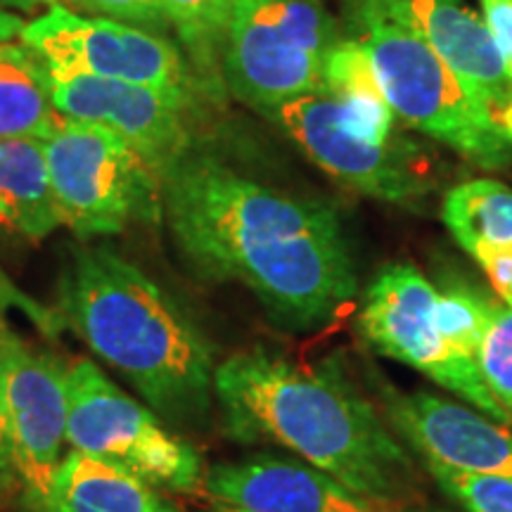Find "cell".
I'll use <instances>...</instances> for the list:
<instances>
[{
	"label": "cell",
	"instance_id": "8",
	"mask_svg": "<svg viewBox=\"0 0 512 512\" xmlns=\"http://www.w3.org/2000/svg\"><path fill=\"white\" fill-rule=\"evenodd\" d=\"M38 60L60 72L152 88L192 105L197 79L178 43L155 31L105 17H86L50 3L19 34Z\"/></svg>",
	"mask_w": 512,
	"mask_h": 512
},
{
	"label": "cell",
	"instance_id": "9",
	"mask_svg": "<svg viewBox=\"0 0 512 512\" xmlns=\"http://www.w3.org/2000/svg\"><path fill=\"white\" fill-rule=\"evenodd\" d=\"M434 302L437 290L415 266L382 268L363 299L361 332L368 347L427 375L479 408L486 418L508 425L510 413L489 392L477 363L453 349L439 332Z\"/></svg>",
	"mask_w": 512,
	"mask_h": 512
},
{
	"label": "cell",
	"instance_id": "32",
	"mask_svg": "<svg viewBox=\"0 0 512 512\" xmlns=\"http://www.w3.org/2000/svg\"><path fill=\"white\" fill-rule=\"evenodd\" d=\"M498 128H501L505 140H508V143L512 145V102L508 107H505L501 117H498Z\"/></svg>",
	"mask_w": 512,
	"mask_h": 512
},
{
	"label": "cell",
	"instance_id": "22",
	"mask_svg": "<svg viewBox=\"0 0 512 512\" xmlns=\"http://www.w3.org/2000/svg\"><path fill=\"white\" fill-rule=\"evenodd\" d=\"M489 306L491 299L460 280H451L444 285V290L437 292L434 320H437L439 332L453 349L472 361L477 358L479 344H482Z\"/></svg>",
	"mask_w": 512,
	"mask_h": 512
},
{
	"label": "cell",
	"instance_id": "21",
	"mask_svg": "<svg viewBox=\"0 0 512 512\" xmlns=\"http://www.w3.org/2000/svg\"><path fill=\"white\" fill-rule=\"evenodd\" d=\"M197 74L216 79L235 0H159Z\"/></svg>",
	"mask_w": 512,
	"mask_h": 512
},
{
	"label": "cell",
	"instance_id": "16",
	"mask_svg": "<svg viewBox=\"0 0 512 512\" xmlns=\"http://www.w3.org/2000/svg\"><path fill=\"white\" fill-rule=\"evenodd\" d=\"M41 512H176L157 486L110 460L69 451Z\"/></svg>",
	"mask_w": 512,
	"mask_h": 512
},
{
	"label": "cell",
	"instance_id": "12",
	"mask_svg": "<svg viewBox=\"0 0 512 512\" xmlns=\"http://www.w3.org/2000/svg\"><path fill=\"white\" fill-rule=\"evenodd\" d=\"M41 62V60H38ZM55 110L67 119L102 124L131 143L157 176L192 145L188 112L192 105L133 83L60 72L41 62Z\"/></svg>",
	"mask_w": 512,
	"mask_h": 512
},
{
	"label": "cell",
	"instance_id": "7",
	"mask_svg": "<svg viewBox=\"0 0 512 512\" xmlns=\"http://www.w3.org/2000/svg\"><path fill=\"white\" fill-rule=\"evenodd\" d=\"M67 446L126 467L157 489L192 494L204 484L200 453L91 361L69 366Z\"/></svg>",
	"mask_w": 512,
	"mask_h": 512
},
{
	"label": "cell",
	"instance_id": "20",
	"mask_svg": "<svg viewBox=\"0 0 512 512\" xmlns=\"http://www.w3.org/2000/svg\"><path fill=\"white\" fill-rule=\"evenodd\" d=\"M441 221L467 254L512 242V190L491 178L460 183L441 204Z\"/></svg>",
	"mask_w": 512,
	"mask_h": 512
},
{
	"label": "cell",
	"instance_id": "1",
	"mask_svg": "<svg viewBox=\"0 0 512 512\" xmlns=\"http://www.w3.org/2000/svg\"><path fill=\"white\" fill-rule=\"evenodd\" d=\"M159 181L162 219L202 280L247 287L292 332L323 328L354 302V259L330 204L268 188L195 145Z\"/></svg>",
	"mask_w": 512,
	"mask_h": 512
},
{
	"label": "cell",
	"instance_id": "23",
	"mask_svg": "<svg viewBox=\"0 0 512 512\" xmlns=\"http://www.w3.org/2000/svg\"><path fill=\"white\" fill-rule=\"evenodd\" d=\"M448 496L467 512H512V479L460 470L434 458H420Z\"/></svg>",
	"mask_w": 512,
	"mask_h": 512
},
{
	"label": "cell",
	"instance_id": "25",
	"mask_svg": "<svg viewBox=\"0 0 512 512\" xmlns=\"http://www.w3.org/2000/svg\"><path fill=\"white\" fill-rule=\"evenodd\" d=\"M57 3L67 5L74 12L79 10L93 17L117 19V22L133 24V27L155 31L162 36L171 29L159 0H57Z\"/></svg>",
	"mask_w": 512,
	"mask_h": 512
},
{
	"label": "cell",
	"instance_id": "3",
	"mask_svg": "<svg viewBox=\"0 0 512 512\" xmlns=\"http://www.w3.org/2000/svg\"><path fill=\"white\" fill-rule=\"evenodd\" d=\"M64 323L164 420L197 422L214 401V349L190 313L110 247H76L57 287Z\"/></svg>",
	"mask_w": 512,
	"mask_h": 512
},
{
	"label": "cell",
	"instance_id": "24",
	"mask_svg": "<svg viewBox=\"0 0 512 512\" xmlns=\"http://www.w3.org/2000/svg\"><path fill=\"white\" fill-rule=\"evenodd\" d=\"M475 361L489 392L512 415V309L491 302Z\"/></svg>",
	"mask_w": 512,
	"mask_h": 512
},
{
	"label": "cell",
	"instance_id": "10",
	"mask_svg": "<svg viewBox=\"0 0 512 512\" xmlns=\"http://www.w3.org/2000/svg\"><path fill=\"white\" fill-rule=\"evenodd\" d=\"M0 373L12 470L29 510L41 512L67 446L69 366L48 351L27 347L5 330L0 339Z\"/></svg>",
	"mask_w": 512,
	"mask_h": 512
},
{
	"label": "cell",
	"instance_id": "30",
	"mask_svg": "<svg viewBox=\"0 0 512 512\" xmlns=\"http://www.w3.org/2000/svg\"><path fill=\"white\" fill-rule=\"evenodd\" d=\"M55 3V0H0V8L10 12H24V15H34L43 5Z\"/></svg>",
	"mask_w": 512,
	"mask_h": 512
},
{
	"label": "cell",
	"instance_id": "34",
	"mask_svg": "<svg viewBox=\"0 0 512 512\" xmlns=\"http://www.w3.org/2000/svg\"><path fill=\"white\" fill-rule=\"evenodd\" d=\"M508 306H510V309H512V302H510V304H508Z\"/></svg>",
	"mask_w": 512,
	"mask_h": 512
},
{
	"label": "cell",
	"instance_id": "2",
	"mask_svg": "<svg viewBox=\"0 0 512 512\" xmlns=\"http://www.w3.org/2000/svg\"><path fill=\"white\" fill-rule=\"evenodd\" d=\"M214 399L233 441L283 446L370 501L399 508L415 498L413 458L332 358L238 351L216 366Z\"/></svg>",
	"mask_w": 512,
	"mask_h": 512
},
{
	"label": "cell",
	"instance_id": "33",
	"mask_svg": "<svg viewBox=\"0 0 512 512\" xmlns=\"http://www.w3.org/2000/svg\"><path fill=\"white\" fill-rule=\"evenodd\" d=\"M3 332H5V328H3V323H0V339H3Z\"/></svg>",
	"mask_w": 512,
	"mask_h": 512
},
{
	"label": "cell",
	"instance_id": "14",
	"mask_svg": "<svg viewBox=\"0 0 512 512\" xmlns=\"http://www.w3.org/2000/svg\"><path fill=\"white\" fill-rule=\"evenodd\" d=\"M214 512H399L356 494L304 460L254 456L204 475Z\"/></svg>",
	"mask_w": 512,
	"mask_h": 512
},
{
	"label": "cell",
	"instance_id": "31",
	"mask_svg": "<svg viewBox=\"0 0 512 512\" xmlns=\"http://www.w3.org/2000/svg\"><path fill=\"white\" fill-rule=\"evenodd\" d=\"M0 448H3V451H8V415H5L3 373H0Z\"/></svg>",
	"mask_w": 512,
	"mask_h": 512
},
{
	"label": "cell",
	"instance_id": "26",
	"mask_svg": "<svg viewBox=\"0 0 512 512\" xmlns=\"http://www.w3.org/2000/svg\"><path fill=\"white\" fill-rule=\"evenodd\" d=\"M472 259L489 275L494 290L505 304L512 302V242L503 245H479L470 252Z\"/></svg>",
	"mask_w": 512,
	"mask_h": 512
},
{
	"label": "cell",
	"instance_id": "6",
	"mask_svg": "<svg viewBox=\"0 0 512 512\" xmlns=\"http://www.w3.org/2000/svg\"><path fill=\"white\" fill-rule=\"evenodd\" d=\"M320 0H235L221 79L235 98L273 114L323 88V62L339 41Z\"/></svg>",
	"mask_w": 512,
	"mask_h": 512
},
{
	"label": "cell",
	"instance_id": "11",
	"mask_svg": "<svg viewBox=\"0 0 512 512\" xmlns=\"http://www.w3.org/2000/svg\"><path fill=\"white\" fill-rule=\"evenodd\" d=\"M271 117L287 136L347 188L392 204L418 202L432 185L415 169L411 152L399 145H373L347 124L339 102L316 91L287 102Z\"/></svg>",
	"mask_w": 512,
	"mask_h": 512
},
{
	"label": "cell",
	"instance_id": "18",
	"mask_svg": "<svg viewBox=\"0 0 512 512\" xmlns=\"http://www.w3.org/2000/svg\"><path fill=\"white\" fill-rule=\"evenodd\" d=\"M342 107L344 119L361 138L387 145L392 138L394 110L377 79L366 48L356 38H339L323 62V88Z\"/></svg>",
	"mask_w": 512,
	"mask_h": 512
},
{
	"label": "cell",
	"instance_id": "27",
	"mask_svg": "<svg viewBox=\"0 0 512 512\" xmlns=\"http://www.w3.org/2000/svg\"><path fill=\"white\" fill-rule=\"evenodd\" d=\"M482 17L512 83V0H479Z\"/></svg>",
	"mask_w": 512,
	"mask_h": 512
},
{
	"label": "cell",
	"instance_id": "4",
	"mask_svg": "<svg viewBox=\"0 0 512 512\" xmlns=\"http://www.w3.org/2000/svg\"><path fill=\"white\" fill-rule=\"evenodd\" d=\"M349 22L394 114L484 169L512 162V145L489 112L384 0H354Z\"/></svg>",
	"mask_w": 512,
	"mask_h": 512
},
{
	"label": "cell",
	"instance_id": "15",
	"mask_svg": "<svg viewBox=\"0 0 512 512\" xmlns=\"http://www.w3.org/2000/svg\"><path fill=\"white\" fill-rule=\"evenodd\" d=\"M430 43L458 81L496 121L512 102V83L484 17L463 0H384Z\"/></svg>",
	"mask_w": 512,
	"mask_h": 512
},
{
	"label": "cell",
	"instance_id": "5",
	"mask_svg": "<svg viewBox=\"0 0 512 512\" xmlns=\"http://www.w3.org/2000/svg\"><path fill=\"white\" fill-rule=\"evenodd\" d=\"M43 145L62 226L79 240L162 221V181L112 128L60 117Z\"/></svg>",
	"mask_w": 512,
	"mask_h": 512
},
{
	"label": "cell",
	"instance_id": "28",
	"mask_svg": "<svg viewBox=\"0 0 512 512\" xmlns=\"http://www.w3.org/2000/svg\"><path fill=\"white\" fill-rule=\"evenodd\" d=\"M24 22L19 19L15 12L0 8V43H10L12 38L22 34Z\"/></svg>",
	"mask_w": 512,
	"mask_h": 512
},
{
	"label": "cell",
	"instance_id": "29",
	"mask_svg": "<svg viewBox=\"0 0 512 512\" xmlns=\"http://www.w3.org/2000/svg\"><path fill=\"white\" fill-rule=\"evenodd\" d=\"M15 482H17V477H15V470H12L10 453L0 448V498L8 494Z\"/></svg>",
	"mask_w": 512,
	"mask_h": 512
},
{
	"label": "cell",
	"instance_id": "19",
	"mask_svg": "<svg viewBox=\"0 0 512 512\" xmlns=\"http://www.w3.org/2000/svg\"><path fill=\"white\" fill-rule=\"evenodd\" d=\"M60 117L43 83L38 57L22 43H0V140H46Z\"/></svg>",
	"mask_w": 512,
	"mask_h": 512
},
{
	"label": "cell",
	"instance_id": "17",
	"mask_svg": "<svg viewBox=\"0 0 512 512\" xmlns=\"http://www.w3.org/2000/svg\"><path fill=\"white\" fill-rule=\"evenodd\" d=\"M60 226L43 140H0V230L41 242Z\"/></svg>",
	"mask_w": 512,
	"mask_h": 512
},
{
	"label": "cell",
	"instance_id": "13",
	"mask_svg": "<svg viewBox=\"0 0 512 512\" xmlns=\"http://www.w3.org/2000/svg\"><path fill=\"white\" fill-rule=\"evenodd\" d=\"M384 415L420 453L460 470L512 479V434L463 403L430 392H401L377 382Z\"/></svg>",
	"mask_w": 512,
	"mask_h": 512
}]
</instances>
